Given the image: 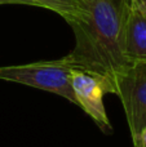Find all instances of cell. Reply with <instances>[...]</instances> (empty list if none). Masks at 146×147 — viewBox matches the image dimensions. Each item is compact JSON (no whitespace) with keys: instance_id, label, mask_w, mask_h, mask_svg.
Here are the masks:
<instances>
[{"instance_id":"6da1fadb","label":"cell","mask_w":146,"mask_h":147,"mask_svg":"<svg viewBox=\"0 0 146 147\" xmlns=\"http://www.w3.org/2000/svg\"><path fill=\"white\" fill-rule=\"evenodd\" d=\"M83 12L69 22L75 38L64 59L71 69L98 78L106 93H115L120 75L128 69L122 39L119 0H80Z\"/></svg>"},{"instance_id":"7a4b0ae2","label":"cell","mask_w":146,"mask_h":147,"mask_svg":"<svg viewBox=\"0 0 146 147\" xmlns=\"http://www.w3.org/2000/svg\"><path fill=\"white\" fill-rule=\"evenodd\" d=\"M71 71L72 69L62 57L51 61L0 66V80L54 93L76 105L71 88Z\"/></svg>"},{"instance_id":"3957f363","label":"cell","mask_w":146,"mask_h":147,"mask_svg":"<svg viewBox=\"0 0 146 147\" xmlns=\"http://www.w3.org/2000/svg\"><path fill=\"white\" fill-rule=\"evenodd\" d=\"M122 102L132 142L146 125V62L131 63L120 75L115 93Z\"/></svg>"},{"instance_id":"277c9868","label":"cell","mask_w":146,"mask_h":147,"mask_svg":"<svg viewBox=\"0 0 146 147\" xmlns=\"http://www.w3.org/2000/svg\"><path fill=\"white\" fill-rule=\"evenodd\" d=\"M123 49L129 63L146 62V0H119Z\"/></svg>"},{"instance_id":"5b68a950","label":"cell","mask_w":146,"mask_h":147,"mask_svg":"<svg viewBox=\"0 0 146 147\" xmlns=\"http://www.w3.org/2000/svg\"><path fill=\"white\" fill-rule=\"evenodd\" d=\"M71 88L76 106L80 107L103 133L113 132L111 123L103 105V96L106 92L102 81L91 74L72 69Z\"/></svg>"},{"instance_id":"8992f818","label":"cell","mask_w":146,"mask_h":147,"mask_svg":"<svg viewBox=\"0 0 146 147\" xmlns=\"http://www.w3.org/2000/svg\"><path fill=\"white\" fill-rule=\"evenodd\" d=\"M36 7L45 8L59 14L67 23L78 18L83 12L80 0H35Z\"/></svg>"},{"instance_id":"52a82bcc","label":"cell","mask_w":146,"mask_h":147,"mask_svg":"<svg viewBox=\"0 0 146 147\" xmlns=\"http://www.w3.org/2000/svg\"><path fill=\"white\" fill-rule=\"evenodd\" d=\"M1 4H23V5H34V7H36L35 0H0V5Z\"/></svg>"},{"instance_id":"ba28073f","label":"cell","mask_w":146,"mask_h":147,"mask_svg":"<svg viewBox=\"0 0 146 147\" xmlns=\"http://www.w3.org/2000/svg\"><path fill=\"white\" fill-rule=\"evenodd\" d=\"M133 146L135 147H146V125L144 129L141 130V133H140L139 138L136 140V142H133Z\"/></svg>"}]
</instances>
